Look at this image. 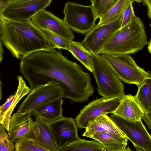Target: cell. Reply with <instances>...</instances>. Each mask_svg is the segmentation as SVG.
Returning a JSON list of instances; mask_svg holds the SVG:
<instances>
[{"mask_svg":"<svg viewBox=\"0 0 151 151\" xmlns=\"http://www.w3.org/2000/svg\"><path fill=\"white\" fill-rule=\"evenodd\" d=\"M20 72L29 83L31 90L49 82L58 83L64 98L73 99L80 95L88 81V72L60 51L44 50L32 53L21 59Z\"/></svg>","mask_w":151,"mask_h":151,"instance_id":"obj_1","label":"cell"},{"mask_svg":"<svg viewBox=\"0 0 151 151\" xmlns=\"http://www.w3.org/2000/svg\"><path fill=\"white\" fill-rule=\"evenodd\" d=\"M0 41L12 56L21 59L37 51L55 49L31 20H7L0 16Z\"/></svg>","mask_w":151,"mask_h":151,"instance_id":"obj_2","label":"cell"},{"mask_svg":"<svg viewBox=\"0 0 151 151\" xmlns=\"http://www.w3.org/2000/svg\"><path fill=\"white\" fill-rule=\"evenodd\" d=\"M147 44L144 24L135 16L121 27L103 45L98 54H129L142 49Z\"/></svg>","mask_w":151,"mask_h":151,"instance_id":"obj_3","label":"cell"},{"mask_svg":"<svg viewBox=\"0 0 151 151\" xmlns=\"http://www.w3.org/2000/svg\"><path fill=\"white\" fill-rule=\"evenodd\" d=\"M91 57L98 93L106 98L121 100L125 95L123 83L101 55L91 53Z\"/></svg>","mask_w":151,"mask_h":151,"instance_id":"obj_4","label":"cell"},{"mask_svg":"<svg viewBox=\"0 0 151 151\" xmlns=\"http://www.w3.org/2000/svg\"><path fill=\"white\" fill-rule=\"evenodd\" d=\"M119 80L138 87L150 73L139 67L129 54H101Z\"/></svg>","mask_w":151,"mask_h":151,"instance_id":"obj_5","label":"cell"},{"mask_svg":"<svg viewBox=\"0 0 151 151\" xmlns=\"http://www.w3.org/2000/svg\"><path fill=\"white\" fill-rule=\"evenodd\" d=\"M63 13L64 22L76 32L86 34L96 25V19L92 5L86 6L67 2L63 7Z\"/></svg>","mask_w":151,"mask_h":151,"instance_id":"obj_6","label":"cell"},{"mask_svg":"<svg viewBox=\"0 0 151 151\" xmlns=\"http://www.w3.org/2000/svg\"><path fill=\"white\" fill-rule=\"evenodd\" d=\"M52 0H15L0 9V14L4 19L23 21L30 19L40 11L49 6Z\"/></svg>","mask_w":151,"mask_h":151,"instance_id":"obj_7","label":"cell"},{"mask_svg":"<svg viewBox=\"0 0 151 151\" xmlns=\"http://www.w3.org/2000/svg\"><path fill=\"white\" fill-rule=\"evenodd\" d=\"M64 91L60 85L54 81L40 85L32 90L18 108L20 113L32 111L36 108L56 99L64 97Z\"/></svg>","mask_w":151,"mask_h":151,"instance_id":"obj_8","label":"cell"},{"mask_svg":"<svg viewBox=\"0 0 151 151\" xmlns=\"http://www.w3.org/2000/svg\"><path fill=\"white\" fill-rule=\"evenodd\" d=\"M110 118L132 142L137 150L151 151V135L141 120L131 122L114 114Z\"/></svg>","mask_w":151,"mask_h":151,"instance_id":"obj_9","label":"cell"},{"mask_svg":"<svg viewBox=\"0 0 151 151\" xmlns=\"http://www.w3.org/2000/svg\"><path fill=\"white\" fill-rule=\"evenodd\" d=\"M123 14L110 22L96 24L86 34L81 43L91 53L98 54L104 44L121 28Z\"/></svg>","mask_w":151,"mask_h":151,"instance_id":"obj_10","label":"cell"},{"mask_svg":"<svg viewBox=\"0 0 151 151\" xmlns=\"http://www.w3.org/2000/svg\"><path fill=\"white\" fill-rule=\"evenodd\" d=\"M121 100L118 98L104 97L93 100L81 109L75 119L79 129L86 128L89 121L103 114L112 113L119 105Z\"/></svg>","mask_w":151,"mask_h":151,"instance_id":"obj_11","label":"cell"},{"mask_svg":"<svg viewBox=\"0 0 151 151\" xmlns=\"http://www.w3.org/2000/svg\"><path fill=\"white\" fill-rule=\"evenodd\" d=\"M31 20L39 29L49 31L70 41L74 38L72 30L63 19L45 9L35 15Z\"/></svg>","mask_w":151,"mask_h":151,"instance_id":"obj_12","label":"cell"},{"mask_svg":"<svg viewBox=\"0 0 151 151\" xmlns=\"http://www.w3.org/2000/svg\"><path fill=\"white\" fill-rule=\"evenodd\" d=\"M31 114V112H17L12 116L8 132L13 142L16 143L23 140L35 139Z\"/></svg>","mask_w":151,"mask_h":151,"instance_id":"obj_13","label":"cell"},{"mask_svg":"<svg viewBox=\"0 0 151 151\" xmlns=\"http://www.w3.org/2000/svg\"><path fill=\"white\" fill-rule=\"evenodd\" d=\"M55 142L60 151L66 145L78 139V127L75 119L62 118L49 123Z\"/></svg>","mask_w":151,"mask_h":151,"instance_id":"obj_14","label":"cell"},{"mask_svg":"<svg viewBox=\"0 0 151 151\" xmlns=\"http://www.w3.org/2000/svg\"><path fill=\"white\" fill-rule=\"evenodd\" d=\"M17 79L18 84L17 90L0 107V123L7 132L12 114L16 106L22 98L31 91V89L27 85L21 76H17Z\"/></svg>","mask_w":151,"mask_h":151,"instance_id":"obj_15","label":"cell"},{"mask_svg":"<svg viewBox=\"0 0 151 151\" xmlns=\"http://www.w3.org/2000/svg\"><path fill=\"white\" fill-rule=\"evenodd\" d=\"M36 119L33 124L36 142L47 151H60L55 142L49 123L39 117Z\"/></svg>","mask_w":151,"mask_h":151,"instance_id":"obj_16","label":"cell"},{"mask_svg":"<svg viewBox=\"0 0 151 151\" xmlns=\"http://www.w3.org/2000/svg\"><path fill=\"white\" fill-rule=\"evenodd\" d=\"M112 113L134 122L141 120L144 114L135 96L130 94L124 96L117 108Z\"/></svg>","mask_w":151,"mask_h":151,"instance_id":"obj_17","label":"cell"},{"mask_svg":"<svg viewBox=\"0 0 151 151\" xmlns=\"http://www.w3.org/2000/svg\"><path fill=\"white\" fill-rule=\"evenodd\" d=\"M86 129L82 136L88 137L97 132L111 133L126 137L124 133L106 114L100 115L89 121Z\"/></svg>","mask_w":151,"mask_h":151,"instance_id":"obj_18","label":"cell"},{"mask_svg":"<svg viewBox=\"0 0 151 151\" xmlns=\"http://www.w3.org/2000/svg\"><path fill=\"white\" fill-rule=\"evenodd\" d=\"M63 100L60 98L39 106L32 111L31 114L49 123L55 122L63 116L62 105Z\"/></svg>","mask_w":151,"mask_h":151,"instance_id":"obj_19","label":"cell"},{"mask_svg":"<svg viewBox=\"0 0 151 151\" xmlns=\"http://www.w3.org/2000/svg\"><path fill=\"white\" fill-rule=\"evenodd\" d=\"M90 138L99 141L108 151H124L128 140L127 137L104 132H96Z\"/></svg>","mask_w":151,"mask_h":151,"instance_id":"obj_20","label":"cell"},{"mask_svg":"<svg viewBox=\"0 0 151 151\" xmlns=\"http://www.w3.org/2000/svg\"><path fill=\"white\" fill-rule=\"evenodd\" d=\"M135 98L144 114L151 115V73L138 87Z\"/></svg>","mask_w":151,"mask_h":151,"instance_id":"obj_21","label":"cell"},{"mask_svg":"<svg viewBox=\"0 0 151 151\" xmlns=\"http://www.w3.org/2000/svg\"><path fill=\"white\" fill-rule=\"evenodd\" d=\"M106 149L99 141L78 139L66 145L61 151H106Z\"/></svg>","mask_w":151,"mask_h":151,"instance_id":"obj_22","label":"cell"},{"mask_svg":"<svg viewBox=\"0 0 151 151\" xmlns=\"http://www.w3.org/2000/svg\"><path fill=\"white\" fill-rule=\"evenodd\" d=\"M69 51L75 58L79 60L86 69L92 73L93 67L91 53L81 42L71 41Z\"/></svg>","mask_w":151,"mask_h":151,"instance_id":"obj_23","label":"cell"},{"mask_svg":"<svg viewBox=\"0 0 151 151\" xmlns=\"http://www.w3.org/2000/svg\"><path fill=\"white\" fill-rule=\"evenodd\" d=\"M131 2L130 0H119L106 13L99 18V21L96 25H99L104 24L118 18L123 14Z\"/></svg>","mask_w":151,"mask_h":151,"instance_id":"obj_24","label":"cell"},{"mask_svg":"<svg viewBox=\"0 0 151 151\" xmlns=\"http://www.w3.org/2000/svg\"><path fill=\"white\" fill-rule=\"evenodd\" d=\"M40 29L45 37L54 45L55 48L69 51L71 41L49 31Z\"/></svg>","mask_w":151,"mask_h":151,"instance_id":"obj_25","label":"cell"},{"mask_svg":"<svg viewBox=\"0 0 151 151\" xmlns=\"http://www.w3.org/2000/svg\"><path fill=\"white\" fill-rule=\"evenodd\" d=\"M119 0H92L91 1L96 19L109 11Z\"/></svg>","mask_w":151,"mask_h":151,"instance_id":"obj_26","label":"cell"},{"mask_svg":"<svg viewBox=\"0 0 151 151\" xmlns=\"http://www.w3.org/2000/svg\"><path fill=\"white\" fill-rule=\"evenodd\" d=\"M15 151H47L40 147L35 139H27L15 143Z\"/></svg>","mask_w":151,"mask_h":151,"instance_id":"obj_27","label":"cell"},{"mask_svg":"<svg viewBox=\"0 0 151 151\" xmlns=\"http://www.w3.org/2000/svg\"><path fill=\"white\" fill-rule=\"evenodd\" d=\"M3 125H0V151H13L15 144L10 139Z\"/></svg>","mask_w":151,"mask_h":151,"instance_id":"obj_28","label":"cell"},{"mask_svg":"<svg viewBox=\"0 0 151 151\" xmlns=\"http://www.w3.org/2000/svg\"><path fill=\"white\" fill-rule=\"evenodd\" d=\"M133 3L131 2L125 10L123 15L121 27L129 22L136 16L134 12Z\"/></svg>","mask_w":151,"mask_h":151,"instance_id":"obj_29","label":"cell"},{"mask_svg":"<svg viewBox=\"0 0 151 151\" xmlns=\"http://www.w3.org/2000/svg\"><path fill=\"white\" fill-rule=\"evenodd\" d=\"M149 129L151 130V116L149 115L144 114L142 117Z\"/></svg>","mask_w":151,"mask_h":151,"instance_id":"obj_30","label":"cell"},{"mask_svg":"<svg viewBox=\"0 0 151 151\" xmlns=\"http://www.w3.org/2000/svg\"><path fill=\"white\" fill-rule=\"evenodd\" d=\"M147 6L148 15L151 21V0H143Z\"/></svg>","mask_w":151,"mask_h":151,"instance_id":"obj_31","label":"cell"},{"mask_svg":"<svg viewBox=\"0 0 151 151\" xmlns=\"http://www.w3.org/2000/svg\"><path fill=\"white\" fill-rule=\"evenodd\" d=\"M0 61L1 62L3 58V54L4 50L2 47V42L0 41Z\"/></svg>","mask_w":151,"mask_h":151,"instance_id":"obj_32","label":"cell"},{"mask_svg":"<svg viewBox=\"0 0 151 151\" xmlns=\"http://www.w3.org/2000/svg\"><path fill=\"white\" fill-rule=\"evenodd\" d=\"M14 0H0V1L1 4L5 5L6 4Z\"/></svg>","mask_w":151,"mask_h":151,"instance_id":"obj_33","label":"cell"},{"mask_svg":"<svg viewBox=\"0 0 151 151\" xmlns=\"http://www.w3.org/2000/svg\"><path fill=\"white\" fill-rule=\"evenodd\" d=\"M131 2H133L134 1H136L138 2H143V0H130Z\"/></svg>","mask_w":151,"mask_h":151,"instance_id":"obj_34","label":"cell"},{"mask_svg":"<svg viewBox=\"0 0 151 151\" xmlns=\"http://www.w3.org/2000/svg\"><path fill=\"white\" fill-rule=\"evenodd\" d=\"M132 151L131 150L129 147H126L124 151Z\"/></svg>","mask_w":151,"mask_h":151,"instance_id":"obj_35","label":"cell"},{"mask_svg":"<svg viewBox=\"0 0 151 151\" xmlns=\"http://www.w3.org/2000/svg\"><path fill=\"white\" fill-rule=\"evenodd\" d=\"M151 45V39L150 42H149L148 45Z\"/></svg>","mask_w":151,"mask_h":151,"instance_id":"obj_36","label":"cell"},{"mask_svg":"<svg viewBox=\"0 0 151 151\" xmlns=\"http://www.w3.org/2000/svg\"><path fill=\"white\" fill-rule=\"evenodd\" d=\"M92 0H90V1H91Z\"/></svg>","mask_w":151,"mask_h":151,"instance_id":"obj_37","label":"cell"},{"mask_svg":"<svg viewBox=\"0 0 151 151\" xmlns=\"http://www.w3.org/2000/svg\"><path fill=\"white\" fill-rule=\"evenodd\" d=\"M150 116H151V115Z\"/></svg>","mask_w":151,"mask_h":151,"instance_id":"obj_38","label":"cell"}]
</instances>
